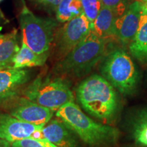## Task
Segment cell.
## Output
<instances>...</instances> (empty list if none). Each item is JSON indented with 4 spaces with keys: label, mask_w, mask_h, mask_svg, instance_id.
I'll list each match as a JSON object with an SVG mask.
<instances>
[{
    "label": "cell",
    "mask_w": 147,
    "mask_h": 147,
    "mask_svg": "<svg viewBox=\"0 0 147 147\" xmlns=\"http://www.w3.org/2000/svg\"><path fill=\"white\" fill-rule=\"evenodd\" d=\"M74 134V131L59 119L51 120L42 130L44 138L57 147H78V142Z\"/></svg>",
    "instance_id": "obj_11"
},
{
    "label": "cell",
    "mask_w": 147,
    "mask_h": 147,
    "mask_svg": "<svg viewBox=\"0 0 147 147\" xmlns=\"http://www.w3.org/2000/svg\"><path fill=\"white\" fill-rule=\"evenodd\" d=\"M27 100L55 111L69 102H74V96L65 80L37 78L25 91Z\"/></svg>",
    "instance_id": "obj_6"
},
{
    "label": "cell",
    "mask_w": 147,
    "mask_h": 147,
    "mask_svg": "<svg viewBox=\"0 0 147 147\" xmlns=\"http://www.w3.org/2000/svg\"><path fill=\"white\" fill-rule=\"evenodd\" d=\"M118 15L112 9L102 6L98 15L91 23V30L103 38L115 35V23Z\"/></svg>",
    "instance_id": "obj_13"
},
{
    "label": "cell",
    "mask_w": 147,
    "mask_h": 147,
    "mask_svg": "<svg viewBox=\"0 0 147 147\" xmlns=\"http://www.w3.org/2000/svg\"><path fill=\"white\" fill-rule=\"evenodd\" d=\"M12 68V66L10 65H8L7 63H1L0 62V71L3 70V69H10Z\"/></svg>",
    "instance_id": "obj_24"
},
{
    "label": "cell",
    "mask_w": 147,
    "mask_h": 147,
    "mask_svg": "<svg viewBox=\"0 0 147 147\" xmlns=\"http://www.w3.org/2000/svg\"><path fill=\"white\" fill-rule=\"evenodd\" d=\"M83 13L90 23H93L102 8L100 0H81Z\"/></svg>",
    "instance_id": "obj_19"
},
{
    "label": "cell",
    "mask_w": 147,
    "mask_h": 147,
    "mask_svg": "<svg viewBox=\"0 0 147 147\" xmlns=\"http://www.w3.org/2000/svg\"><path fill=\"white\" fill-rule=\"evenodd\" d=\"M4 20H5L4 16H3L2 12H1V10H0V22L2 21H4Z\"/></svg>",
    "instance_id": "obj_25"
},
{
    "label": "cell",
    "mask_w": 147,
    "mask_h": 147,
    "mask_svg": "<svg viewBox=\"0 0 147 147\" xmlns=\"http://www.w3.org/2000/svg\"><path fill=\"white\" fill-rule=\"evenodd\" d=\"M11 147H57L45 138H27L12 143Z\"/></svg>",
    "instance_id": "obj_20"
},
{
    "label": "cell",
    "mask_w": 147,
    "mask_h": 147,
    "mask_svg": "<svg viewBox=\"0 0 147 147\" xmlns=\"http://www.w3.org/2000/svg\"><path fill=\"white\" fill-rule=\"evenodd\" d=\"M102 6L113 10L119 17L122 16L127 10V0H100Z\"/></svg>",
    "instance_id": "obj_21"
},
{
    "label": "cell",
    "mask_w": 147,
    "mask_h": 147,
    "mask_svg": "<svg viewBox=\"0 0 147 147\" xmlns=\"http://www.w3.org/2000/svg\"><path fill=\"white\" fill-rule=\"evenodd\" d=\"M106 38H100L92 31L57 64V71L63 74L80 77L87 74L104 57Z\"/></svg>",
    "instance_id": "obj_3"
},
{
    "label": "cell",
    "mask_w": 147,
    "mask_h": 147,
    "mask_svg": "<svg viewBox=\"0 0 147 147\" xmlns=\"http://www.w3.org/2000/svg\"><path fill=\"white\" fill-rule=\"evenodd\" d=\"M78 102L87 113L96 119L109 122L118 110V97L113 86L103 76L93 74L78 85Z\"/></svg>",
    "instance_id": "obj_1"
},
{
    "label": "cell",
    "mask_w": 147,
    "mask_h": 147,
    "mask_svg": "<svg viewBox=\"0 0 147 147\" xmlns=\"http://www.w3.org/2000/svg\"><path fill=\"white\" fill-rule=\"evenodd\" d=\"M129 51L140 63L147 64V3H144V12L140 26L130 42Z\"/></svg>",
    "instance_id": "obj_14"
},
{
    "label": "cell",
    "mask_w": 147,
    "mask_h": 147,
    "mask_svg": "<svg viewBox=\"0 0 147 147\" xmlns=\"http://www.w3.org/2000/svg\"><path fill=\"white\" fill-rule=\"evenodd\" d=\"M140 1H142V2H144V3H147V0H140Z\"/></svg>",
    "instance_id": "obj_26"
},
{
    "label": "cell",
    "mask_w": 147,
    "mask_h": 147,
    "mask_svg": "<svg viewBox=\"0 0 147 147\" xmlns=\"http://www.w3.org/2000/svg\"><path fill=\"white\" fill-rule=\"evenodd\" d=\"M91 32V23L84 13L66 22L55 32L54 42L59 57L63 59L85 39Z\"/></svg>",
    "instance_id": "obj_7"
},
{
    "label": "cell",
    "mask_w": 147,
    "mask_h": 147,
    "mask_svg": "<svg viewBox=\"0 0 147 147\" xmlns=\"http://www.w3.org/2000/svg\"><path fill=\"white\" fill-rule=\"evenodd\" d=\"M48 57L49 53L42 55L36 54L22 42L21 48L12 59V68L23 69L25 67L42 66L46 63Z\"/></svg>",
    "instance_id": "obj_15"
},
{
    "label": "cell",
    "mask_w": 147,
    "mask_h": 147,
    "mask_svg": "<svg viewBox=\"0 0 147 147\" xmlns=\"http://www.w3.org/2000/svg\"><path fill=\"white\" fill-rule=\"evenodd\" d=\"M56 116L90 146L110 144L116 142L119 136L117 129L93 121L74 102H69L57 110Z\"/></svg>",
    "instance_id": "obj_2"
},
{
    "label": "cell",
    "mask_w": 147,
    "mask_h": 147,
    "mask_svg": "<svg viewBox=\"0 0 147 147\" xmlns=\"http://www.w3.org/2000/svg\"><path fill=\"white\" fill-rule=\"evenodd\" d=\"M132 134L138 144L147 147V110L140 114L136 119Z\"/></svg>",
    "instance_id": "obj_18"
},
{
    "label": "cell",
    "mask_w": 147,
    "mask_h": 147,
    "mask_svg": "<svg viewBox=\"0 0 147 147\" xmlns=\"http://www.w3.org/2000/svg\"><path fill=\"white\" fill-rule=\"evenodd\" d=\"M29 78V72L23 69L10 68L0 71V101L14 95Z\"/></svg>",
    "instance_id": "obj_12"
},
{
    "label": "cell",
    "mask_w": 147,
    "mask_h": 147,
    "mask_svg": "<svg viewBox=\"0 0 147 147\" xmlns=\"http://www.w3.org/2000/svg\"><path fill=\"white\" fill-rule=\"evenodd\" d=\"M23 40L36 54L49 53L52 45L57 23L52 18H45L33 13L24 3L19 14Z\"/></svg>",
    "instance_id": "obj_4"
},
{
    "label": "cell",
    "mask_w": 147,
    "mask_h": 147,
    "mask_svg": "<svg viewBox=\"0 0 147 147\" xmlns=\"http://www.w3.org/2000/svg\"><path fill=\"white\" fill-rule=\"evenodd\" d=\"M54 111L40 104L23 99L11 113L18 120L38 126H45L52 119Z\"/></svg>",
    "instance_id": "obj_10"
},
{
    "label": "cell",
    "mask_w": 147,
    "mask_h": 147,
    "mask_svg": "<svg viewBox=\"0 0 147 147\" xmlns=\"http://www.w3.org/2000/svg\"><path fill=\"white\" fill-rule=\"evenodd\" d=\"M19 49L16 29L2 35L0 38V62L12 65V59Z\"/></svg>",
    "instance_id": "obj_16"
},
{
    "label": "cell",
    "mask_w": 147,
    "mask_h": 147,
    "mask_svg": "<svg viewBox=\"0 0 147 147\" xmlns=\"http://www.w3.org/2000/svg\"><path fill=\"white\" fill-rule=\"evenodd\" d=\"M43 127L27 123L11 115L0 113V138L10 143L27 138H44Z\"/></svg>",
    "instance_id": "obj_8"
},
{
    "label": "cell",
    "mask_w": 147,
    "mask_h": 147,
    "mask_svg": "<svg viewBox=\"0 0 147 147\" xmlns=\"http://www.w3.org/2000/svg\"><path fill=\"white\" fill-rule=\"evenodd\" d=\"M144 2L135 1L129 5L125 13L115 23V36L123 43L131 42L140 26Z\"/></svg>",
    "instance_id": "obj_9"
},
{
    "label": "cell",
    "mask_w": 147,
    "mask_h": 147,
    "mask_svg": "<svg viewBox=\"0 0 147 147\" xmlns=\"http://www.w3.org/2000/svg\"><path fill=\"white\" fill-rule=\"evenodd\" d=\"M1 1H3V0H0V2H1Z\"/></svg>",
    "instance_id": "obj_28"
},
{
    "label": "cell",
    "mask_w": 147,
    "mask_h": 147,
    "mask_svg": "<svg viewBox=\"0 0 147 147\" xmlns=\"http://www.w3.org/2000/svg\"><path fill=\"white\" fill-rule=\"evenodd\" d=\"M1 36H2V35H1V34H0V38H1Z\"/></svg>",
    "instance_id": "obj_27"
},
{
    "label": "cell",
    "mask_w": 147,
    "mask_h": 147,
    "mask_svg": "<svg viewBox=\"0 0 147 147\" xmlns=\"http://www.w3.org/2000/svg\"><path fill=\"white\" fill-rule=\"evenodd\" d=\"M49 11H56L61 0H32Z\"/></svg>",
    "instance_id": "obj_22"
},
{
    "label": "cell",
    "mask_w": 147,
    "mask_h": 147,
    "mask_svg": "<svg viewBox=\"0 0 147 147\" xmlns=\"http://www.w3.org/2000/svg\"><path fill=\"white\" fill-rule=\"evenodd\" d=\"M57 20L66 23L83 14L81 0H61L55 11Z\"/></svg>",
    "instance_id": "obj_17"
},
{
    "label": "cell",
    "mask_w": 147,
    "mask_h": 147,
    "mask_svg": "<svg viewBox=\"0 0 147 147\" xmlns=\"http://www.w3.org/2000/svg\"><path fill=\"white\" fill-rule=\"evenodd\" d=\"M12 143L5 140L0 138V147H11Z\"/></svg>",
    "instance_id": "obj_23"
},
{
    "label": "cell",
    "mask_w": 147,
    "mask_h": 147,
    "mask_svg": "<svg viewBox=\"0 0 147 147\" xmlns=\"http://www.w3.org/2000/svg\"><path fill=\"white\" fill-rule=\"evenodd\" d=\"M101 73L113 87L124 95L131 94L138 81V74L134 61L121 49L113 51L104 58Z\"/></svg>",
    "instance_id": "obj_5"
}]
</instances>
